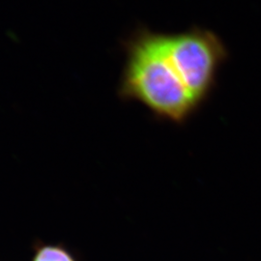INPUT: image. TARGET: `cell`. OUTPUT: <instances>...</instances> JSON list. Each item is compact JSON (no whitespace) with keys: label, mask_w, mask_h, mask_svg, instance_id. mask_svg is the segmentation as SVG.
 <instances>
[{"label":"cell","mask_w":261,"mask_h":261,"mask_svg":"<svg viewBox=\"0 0 261 261\" xmlns=\"http://www.w3.org/2000/svg\"><path fill=\"white\" fill-rule=\"evenodd\" d=\"M163 42L169 60L200 107L212 92L228 57L223 40L211 30L193 28L180 33H163Z\"/></svg>","instance_id":"cell-2"},{"label":"cell","mask_w":261,"mask_h":261,"mask_svg":"<svg viewBox=\"0 0 261 261\" xmlns=\"http://www.w3.org/2000/svg\"><path fill=\"white\" fill-rule=\"evenodd\" d=\"M125 63L118 95L144 106L158 119L187 121L199 105L188 91L164 47L163 33L140 28L123 43Z\"/></svg>","instance_id":"cell-1"},{"label":"cell","mask_w":261,"mask_h":261,"mask_svg":"<svg viewBox=\"0 0 261 261\" xmlns=\"http://www.w3.org/2000/svg\"><path fill=\"white\" fill-rule=\"evenodd\" d=\"M33 261H75L72 254L58 246H45L38 250Z\"/></svg>","instance_id":"cell-3"}]
</instances>
